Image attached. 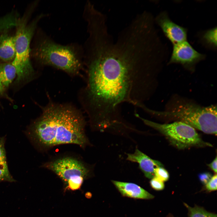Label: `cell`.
I'll return each instance as SVG.
<instances>
[{
	"label": "cell",
	"mask_w": 217,
	"mask_h": 217,
	"mask_svg": "<svg viewBox=\"0 0 217 217\" xmlns=\"http://www.w3.org/2000/svg\"><path fill=\"white\" fill-rule=\"evenodd\" d=\"M88 75L86 107L97 127L111 129L126 120L122 107L128 103L139 108L153 90L157 59L144 39L128 33L116 42L109 34L98 36L84 48Z\"/></svg>",
	"instance_id": "cell-1"
},
{
	"label": "cell",
	"mask_w": 217,
	"mask_h": 217,
	"mask_svg": "<svg viewBox=\"0 0 217 217\" xmlns=\"http://www.w3.org/2000/svg\"><path fill=\"white\" fill-rule=\"evenodd\" d=\"M82 115L68 105L50 104L27 132L39 149L46 150L64 144H74L84 148L90 145Z\"/></svg>",
	"instance_id": "cell-2"
},
{
	"label": "cell",
	"mask_w": 217,
	"mask_h": 217,
	"mask_svg": "<svg viewBox=\"0 0 217 217\" xmlns=\"http://www.w3.org/2000/svg\"><path fill=\"white\" fill-rule=\"evenodd\" d=\"M30 55L38 63L60 69L71 75H77L83 68V46L77 42L58 43L40 30Z\"/></svg>",
	"instance_id": "cell-3"
},
{
	"label": "cell",
	"mask_w": 217,
	"mask_h": 217,
	"mask_svg": "<svg viewBox=\"0 0 217 217\" xmlns=\"http://www.w3.org/2000/svg\"><path fill=\"white\" fill-rule=\"evenodd\" d=\"M144 112L155 117L186 124L209 134L217 135V107H203L184 101L176 102L168 110L159 111L148 107Z\"/></svg>",
	"instance_id": "cell-4"
},
{
	"label": "cell",
	"mask_w": 217,
	"mask_h": 217,
	"mask_svg": "<svg viewBox=\"0 0 217 217\" xmlns=\"http://www.w3.org/2000/svg\"><path fill=\"white\" fill-rule=\"evenodd\" d=\"M49 15L48 14H41L29 23L27 15L18 19L14 35L15 55L11 62L16 70V83L29 81L34 76V71L30 60V43L38 23Z\"/></svg>",
	"instance_id": "cell-5"
},
{
	"label": "cell",
	"mask_w": 217,
	"mask_h": 217,
	"mask_svg": "<svg viewBox=\"0 0 217 217\" xmlns=\"http://www.w3.org/2000/svg\"><path fill=\"white\" fill-rule=\"evenodd\" d=\"M135 115L145 125L163 135L171 145L178 149L212 146V144L202 140L194 128L184 123L175 121L160 124L143 118L136 113Z\"/></svg>",
	"instance_id": "cell-6"
},
{
	"label": "cell",
	"mask_w": 217,
	"mask_h": 217,
	"mask_svg": "<svg viewBox=\"0 0 217 217\" xmlns=\"http://www.w3.org/2000/svg\"><path fill=\"white\" fill-rule=\"evenodd\" d=\"M42 167L55 173L72 190L79 188L92 171L91 167L82 160L70 156L55 158L46 162Z\"/></svg>",
	"instance_id": "cell-7"
},
{
	"label": "cell",
	"mask_w": 217,
	"mask_h": 217,
	"mask_svg": "<svg viewBox=\"0 0 217 217\" xmlns=\"http://www.w3.org/2000/svg\"><path fill=\"white\" fill-rule=\"evenodd\" d=\"M173 46L169 63H178L190 66L205 58L204 55L196 50L187 40Z\"/></svg>",
	"instance_id": "cell-8"
},
{
	"label": "cell",
	"mask_w": 217,
	"mask_h": 217,
	"mask_svg": "<svg viewBox=\"0 0 217 217\" xmlns=\"http://www.w3.org/2000/svg\"><path fill=\"white\" fill-rule=\"evenodd\" d=\"M155 21L173 45L187 40V29L172 21L166 12L160 13Z\"/></svg>",
	"instance_id": "cell-9"
},
{
	"label": "cell",
	"mask_w": 217,
	"mask_h": 217,
	"mask_svg": "<svg viewBox=\"0 0 217 217\" xmlns=\"http://www.w3.org/2000/svg\"><path fill=\"white\" fill-rule=\"evenodd\" d=\"M127 159L137 163L145 176L149 179H151L154 176L156 168L163 167L160 162L152 159L137 148L136 149L134 153L127 154Z\"/></svg>",
	"instance_id": "cell-10"
},
{
	"label": "cell",
	"mask_w": 217,
	"mask_h": 217,
	"mask_svg": "<svg viewBox=\"0 0 217 217\" xmlns=\"http://www.w3.org/2000/svg\"><path fill=\"white\" fill-rule=\"evenodd\" d=\"M112 182L123 196L143 199H150L154 197L153 195L134 183L114 180Z\"/></svg>",
	"instance_id": "cell-11"
},
{
	"label": "cell",
	"mask_w": 217,
	"mask_h": 217,
	"mask_svg": "<svg viewBox=\"0 0 217 217\" xmlns=\"http://www.w3.org/2000/svg\"><path fill=\"white\" fill-rule=\"evenodd\" d=\"M15 55V38L7 30L0 32V62H11Z\"/></svg>",
	"instance_id": "cell-12"
},
{
	"label": "cell",
	"mask_w": 217,
	"mask_h": 217,
	"mask_svg": "<svg viewBox=\"0 0 217 217\" xmlns=\"http://www.w3.org/2000/svg\"><path fill=\"white\" fill-rule=\"evenodd\" d=\"M5 137H0V182H15L16 181L11 175L8 168L5 146Z\"/></svg>",
	"instance_id": "cell-13"
},
{
	"label": "cell",
	"mask_w": 217,
	"mask_h": 217,
	"mask_svg": "<svg viewBox=\"0 0 217 217\" xmlns=\"http://www.w3.org/2000/svg\"><path fill=\"white\" fill-rule=\"evenodd\" d=\"M16 74L11 62H0V80L4 87H8Z\"/></svg>",
	"instance_id": "cell-14"
},
{
	"label": "cell",
	"mask_w": 217,
	"mask_h": 217,
	"mask_svg": "<svg viewBox=\"0 0 217 217\" xmlns=\"http://www.w3.org/2000/svg\"><path fill=\"white\" fill-rule=\"evenodd\" d=\"M202 40L205 45L212 48L217 47L216 27L208 30L203 33Z\"/></svg>",
	"instance_id": "cell-15"
},
{
	"label": "cell",
	"mask_w": 217,
	"mask_h": 217,
	"mask_svg": "<svg viewBox=\"0 0 217 217\" xmlns=\"http://www.w3.org/2000/svg\"><path fill=\"white\" fill-rule=\"evenodd\" d=\"M184 205L188 210V217H217L216 214L209 212L202 207H192L186 203Z\"/></svg>",
	"instance_id": "cell-16"
},
{
	"label": "cell",
	"mask_w": 217,
	"mask_h": 217,
	"mask_svg": "<svg viewBox=\"0 0 217 217\" xmlns=\"http://www.w3.org/2000/svg\"><path fill=\"white\" fill-rule=\"evenodd\" d=\"M154 176L164 182L168 180L169 175L167 170L163 167L161 166L155 168Z\"/></svg>",
	"instance_id": "cell-17"
},
{
	"label": "cell",
	"mask_w": 217,
	"mask_h": 217,
	"mask_svg": "<svg viewBox=\"0 0 217 217\" xmlns=\"http://www.w3.org/2000/svg\"><path fill=\"white\" fill-rule=\"evenodd\" d=\"M150 183L152 187L157 190H162L165 187L164 182L155 176L151 178Z\"/></svg>",
	"instance_id": "cell-18"
},
{
	"label": "cell",
	"mask_w": 217,
	"mask_h": 217,
	"mask_svg": "<svg viewBox=\"0 0 217 217\" xmlns=\"http://www.w3.org/2000/svg\"><path fill=\"white\" fill-rule=\"evenodd\" d=\"M217 174H215L212 176L211 179L206 184V188L208 190L214 191L217 190Z\"/></svg>",
	"instance_id": "cell-19"
},
{
	"label": "cell",
	"mask_w": 217,
	"mask_h": 217,
	"mask_svg": "<svg viewBox=\"0 0 217 217\" xmlns=\"http://www.w3.org/2000/svg\"><path fill=\"white\" fill-rule=\"evenodd\" d=\"M212 176L208 172H205L201 174L199 176L200 181L202 183L206 184L211 179Z\"/></svg>",
	"instance_id": "cell-20"
},
{
	"label": "cell",
	"mask_w": 217,
	"mask_h": 217,
	"mask_svg": "<svg viewBox=\"0 0 217 217\" xmlns=\"http://www.w3.org/2000/svg\"><path fill=\"white\" fill-rule=\"evenodd\" d=\"M217 157L216 156L211 163L208 165V166L215 174L217 173Z\"/></svg>",
	"instance_id": "cell-21"
},
{
	"label": "cell",
	"mask_w": 217,
	"mask_h": 217,
	"mask_svg": "<svg viewBox=\"0 0 217 217\" xmlns=\"http://www.w3.org/2000/svg\"><path fill=\"white\" fill-rule=\"evenodd\" d=\"M5 92L4 86L0 80V94H3Z\"/></svg>",
	"instance_id": "cell-22"
}]
</instances>
